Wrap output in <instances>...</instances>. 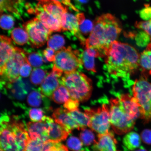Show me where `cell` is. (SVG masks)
<instances>
[{"mask_svg":"<svg viewBox=\"0 0 151 151\" xmlns=\"http://www.w3.org/2000/svg\"><path fill=\"white\" fill-rule=\"evenodd\" d=\"M135 25V27L143 30L148 34L151 37V19L146 21L137 22Z\"/></svg>","mask_w":151,"mask_h":151,"instance_id":"40","label":"cell"},{"mask_svg":"<svg viewBox=\"0 0 151 151\" xmlns=\"http://www.w3.org/2000/svg\"><path fill=\"white\" fill-rule=\"evenodd\" d=\"M27 61L25 51L15 47L12 55L1 68V88L12 83L19 78L20 68Z\"/></svg>","mask_w":151,"mask_h":151,"instance_id":"6","label":"cell"},{"mask_svg":"<svg viewBox=\"0 0 151 151\" xmlns=\"http://www.w3.org/2000/svg\"><path fill=\"white\" fill-rule=\"evenodd\" d=\"M118 97L121 107L130 118L135 121L141 118L140 107L134 97L128 94H121Z\"/></svg>","mask_w":151,"mask_h":151,"instance_id":"13","label":"cell"},{"mask_svg":"<svg viewBox=\"0 0 151 151\" xmlns=\"http://www.w3.org/2000/svg\"></svg>","mask_w":151,"mask_h":151,"instance_id":"54","label":"cell"},{"mask_svg":"<svg viewBox=\"0 0 151 151\" xmlns=\"http://www.w3.org/2000/svg\"><path fill=\"white\" fill-rule=\"evenodd\" d=\"M54 120L50 117L44 116L41 121L28 122L26 126L30 138L43 142L48 140L50 128Z\"/></svg>","mask_w":151,"mask_h":151,"instance_id":"12","label":"cell"},{"mask_svg":"<svg viewBox=\"0 0 151 151\" xmlns=\"http://www.w3.org/2000/svg\"><path fill=\"white\" fill-rule=\"evenodd\" d=\"M77 20H78L79 25L82 24L86 19L83 13H79L76 15Z\"/></svg>","mask_w":151,"mask_h":151,"instance_id":"48","label":"cell"},{"mask_svg":"<svg viewBox=\"0 0 151 151\" xmlns=\"http://www.w3.org/2000/svg\"><path fill=\"white\" fill-rule=\"evenodd\" d=\"M85 113L90 119L88 127L99 134H103L109 132L111 125L110 107L107 103H104L101 107L91 109L84 108Z\"/></svg>","mask_w":151,"mask_h":151,"instance_id":"9","label":"cell"},{"mask_svg":"<svg viewBox=\"0 0 151 151\" xmlns=\"http://www.w3.org/2000/svg\"><path fill=\"white\" fill-rule=\"evenodd\" d=\"M4 87L6 89L10 90L11 95L13 97L19 100H23L31 89L29 82L20 77L15 82Z\"/></svg>","mask_w":151,"mask_h":151,"instance_id":"18","label":"cell"},{"mask_svg":"<svg viewBox=\"0 0 151 151\" xmlns=\"http://www.w3.org/2000/svg\"><path fill=\"white\" fill-rule=\"evenodd\" d=\"M104 54L106 69L114 77L129 76L139 66L140 55L127 43L115 41L109 45Z\"/></svg>","mask_w":151,"mask_h":151,"instance_id":"1","label":"cell"},{"mask_svg":"<svg viewBox=\"0 0 151 151\" xmlns=\"http://www.w3.org/2000/svg\"><path fill=\"white\" fill-rule=\"evenodd\" d=\"M31 66L28 63L27 60V61L23 64L20 68V76L23 78H26L29 76L31 74Z\"/></svg>","mask_w":151,"mask_h":151,"instance_id":"42","label":"cell"},{"mask_svg":"<svg viewBox=\"0 0 151 151\" xmlns=\"http://www.w3.org/2000/svg\"><path fill=\"white\" fill-rule=\"evenodd\" d=\"M132 92L140 107L141 118L148 122L151 120V83L146 77H141L134 83Z\"/></svg>","mask_w":151,"mask_h":151,"instance_id":"7","label":"cell"},{"mask_svg":"<svg viewBox=\"0 0 151 151\" xmlns=\"http://www.w3.org/2000/svg\"><path fill=\"white\" fill-rule=\"evenodd\" d=\"M79 102L72 99H70L64 103L63 107L66 109L71 112L78 109Z\"/></svg>","mask_w":151,"mask_h":151,"instance_id":"41","label":"cell"},{"mask_svg":"<svg viewBox=\"0 0 151 151\" xmlns=\"http://www.w3.org/2000/svg\"><path fill=\"white\" fill-rule=\"evenodd\" d=\"M29 14H35L37 18L42 22L45 27L52 32L62 31L61 20L54 17L43 9L42 6L38 3L37 5H31L27 4L26 6Z\"/></svg>","mask_w":151,"mask_h":151,"instance_id":"11","label":"cell"},{"mask_svg":"<svg viewBox=\"0 0 151 151\" xmlns=\"http://www.w3.org/2000/svg\"><path fill=\"white\" fill-rule=\"evenodd\" d=\"M26 124L17 116L3 113L1 118V149L4 151H25L30 139Z\"/></svg>","mask_w":151,"mask_h":151,"instance_id":"3","label":"cell"},{"mask_svg":"<svg viewBox=\"0 0 151 151\" xmlns=\"http://www.w3.org/2000/svg\"><path fill=\"white\" fill-rule=\"evenodd\" d=\"M151 37L146 32H141L137 36V41L141 46H145L149 43Z\"/></svg>","mask_w":151,"mask_h":151,"instance_id":"43","label":"cell"},{"mask_svg":"<svg viewBox=\"0 0 151 151\" xmlns=\"http://www.w3.org/2000/svg\"><path fill=\"white\" fill-rule=\"evenodd\" d=\"M139 63L143 71L147 72L151 75V43L140 54Z\"/></svg>","mask_w":151,"mask_h":151,"instance_id":"24","label":"cell"},{"mask_svg":"<svg viewBox=\"0 0 151 151\" xmlns=\"http://www.w3.org/2000/svg\"><path fill=\"white\" fill-rule=\"evenodd\" d=\"M55 122L59 124L70 133L73 129L80 130V125L70 116L68 111L61 107L54 110L52 115Z\"/></svg>","mask_w":151,"mask_h":151,"instance_id":"15","label":"cell"},{"mask_svg":"<svg viewBox=\"0 0 151 151\" xmlns=\"http://www.w3.org/2000/svg\"><path fill=\"white\" fill-rule=\"evenodd\" d=\"M83 65L80 52L69 46L63 47L56 52L52 67L62 74H67L77 71L82 67Z\"/></svg>","mask_w":151,"mask_h":151,"instance_id":"5","label":"cell"},{"mask_svg":"<svg viewBox=\"0 0 151 151\" xmlns=\"http://www.w3.org/2000/svg\"><path fill=\"white\" fill-rule=\"evenodd\" d=\"M55 102L58 104L65 103L71 99L67 88L63 85H60L52 93L51 97Z\"/></svg>","mask_w":151,"mask_h":151,"instance_id":"26","label":"cell"},{"mask_svg":"<svg viewBox=\"0 0 151 151\" xmlns=\"http://www.w3.org/2000/svg\"><path fill=\"white\" fill-rule=\"evenodd\" d=\"M47 148L46 141L30 139L26 147L25 151H44Z\"/></svg>","mask_w":151,"mask_h":151,"instance_id":"34","label":"cell"},{"mask_svg":"<svg viewBox=\"0 0 151 151\" xmlns=\"http://www.w3.org/2000/svg\"><path fill=\"white\" fill-rule=\"evenodd\" d=\"M23 27L28 34L29 44L34 48L44 46L52 32L37 18L26 22Z\"/></svg>","mask_w":151,"mask_h":151,"instance_id":"10","label":"cell"},{"mask_svg":"<svg viewBox=\"0 0 151 151\" xmlns=\"http://www.w3.org/2000/svg\"><path fill=\"white\" fill-rule=\"evenodd\" d=\"M14 19L10 15H1L0 19V25L4 30H9L14 27Z\"/></svg>","mask_w":151,"mask_h":151,"instance_id":"35","label":"cell"},{"mask_svg":"<svg viewBox=\"0 0 151 151\" xmlns=\"http://www.w3.org/2000/svg\"><path fill=\"white\" fill-rule=\"evenodd\" d=\"M15 47L10 38L4 35L1 36L0 68L3 67L12 55Z\"/></svg>","mask_w":151,"mask_h":151,"instance_id":"20","label":"cell"},{"mask_svg":"<svg viewBox=\"0 0 151 151\" xmlns=\"http://www.w3.org/2000/svg\"><path fill=\"white\" fill-rule=\"evenodd\" d=\"M44 111L42 109L33 108L28 110V115L33 122L41 121L44 117Z\"/></svg>","mask_w":151,"mask_h":151,"instance_id":"37","label":"cell"},{"mask_svg":"<svg viewBox=\"0 0 151 151\" xmlns=\"http://www.w3.org/2000/svg\"><path fill=\"white\" fill-rule=\"evenodd\" d=\"M141 17L144 20L148 21L151 19V6L149 4L145 5L144 8L139 12Z\"/></svg>","mask_w":151,"mask_h":151,"instance_id":"44","label":"cell"},{"mask_svg":"<svg viewBox=\"0 0 151 151\" xmlns=\"http://www.w3.org/2000/svg\"><path fill=\"white\" fill-rule=\"evenodd\" d=\"M83 65H84L85 68L88 70L92 71V72L96 73V69L95 67L94 57L88 55L84 50L81 54Z\"/></svg>","mask_w":151,"mask_h":151,"instance_id":"31","label":"cell"},{"mask_svg":"<svg viewBox=\"0 0 151 151\" xmlns=\"http://www.w3.org/2000/svg\"><path fill=\"white\" fill-rule=\"evenodd\" d=\"M1 151H4L2 150H1Z\"/></svg>","mask_w":151,"mask_h":151,"instance_id":"51","label":"cell"},{"mask_svg":"<svg viewBox=\"0 0 151 151\" xmlns=\"http://www.w3.org/2000/svg\"><path fill=\"white\" fill-rule=\"evenodd\" d=\"M62 75L59 72L52 69L41 83L40 91L46 97L51 98L55 91L61 85L60 77Z\"/></svg>","mask_w":151,"mask_h":151,"instance_id":"14","label":"cell"},{"mask_svg":"<svg viewBox=\"0 0 151 151\" xmlns=\"http://www.w3.org/2000/svg\"><path fill=\"white\" fill-rule=\"evenodd\" d=\"M94 24L90 20L86 19L83 23L79 25V30L83 36L90 34L94 27Z\"/></svg>","mask_w":151,"mask_h":151,"instance_id":"39","label":"cell"},{"mask_svg":"<svg viewBox=\"0 0 151 151\" xmlns=\"http://www.w3.org/2000/svg\"><path fill=\"white\" fill-rule=\"evenodd\" d=\"M39 3L45 11L61 21L62 15L68 11L67 7L54 0H40Z\"/></svg>","mask_w":151,"mask_h":151,"instance_id":"19","label":"cell"},{"mask_svg":"<svg viewBox=\"0 0 151 151\" xmlns=\"http://www.w3.org/2000/svg\"><path fill=\"white\" fill-rule=\"evenodd\" d=\"M67 146L71 150L74 151H80L84 150L83 148V143L78 138L71 137L68 139Z\"/></svg>","mask_w":151,"mask_h":151,"instance_id":"36","label":"cell"},{"mask_svg":"<svg viewBox=\"0 0 151 151\" xmlns=\"http://www.w3.org/2000/svg\"><path fill=\"white\" fill-rule=\"evenodd\" d=\"M0 11L1 15L3 12H8L12 13L16 18L18 19L21 18V14L14 5L12 4L9 0H1L0 4Z\"/></svg>","mask_w":151,"mask_h":151,"instance_id":"32","label":"cell"},{"mask_svg":"<svg viewBox=\"0 0 151 151\" xmlns=\"http://www.w3.org/2000/svg\"><path fill=\"white\" fill-rule=\"evenodd\" d=\"M116 139L112 131L98 135V140L91 147L92 151H116Z\"/></svg>","mask_w":151,"mask_h":151,"instance_id":"17","label":"cell"},{"mask_svg":"<svg viewBox=\"0 0 151 151\" xmlns=\"http://www.w3.org/2000/svg\"><path fill=\"white\" fill-rule=\"evenodd\" d=\"M134 151H147L146 149H145L144 147L142 146L140 147V148L137 150H136Z\"/></svg>","mask_w":151,"mask_h":151,"instance_id":"50","label":"cell"},{"mask_svg":"<svg viewBox=\"0 0 151 151\" xmlns=\"http://www.w3.org/2000/svg\"><path fill=\"white\" fill-rule=\"evenodd\" d=\"M76 2L79 4H84L88 3L89 0H74Z\"/></svg>","mask_w":151,"mask_h":151,"instance_id":"49","label":"cell"},{"mask_svg":"<svg viewBox=\"0 0 151 151\" xmlns=\"http://www.w3.org/2000/svg\"><path fill=\"white\" fill-rule=\"evenodd\" d=\"M26 53L27 61L32 67L35 68L42 67L44 61L42 52L39 51L32 52L29 51Z\"/></svg>","mask_w":151,"mask_h":151,"instance_id":"27","label":"cell"},{"mask_svg":"<svg viewBox=\"0 0 151 151\" xmlns=\"http://www.w3.org/2000/svg\"></svg>","mask_w":151,"mask_h":151,"instance_id":"53","label":"cell"},{"mask_svg":"<svg viewBox=\"0 0 151 151\" xmlns=\"http://www.w3.org/2000/svg\"></svg>","mask_w":151,"mask_h":151,"instance_id":"52","label":"cell"},{"mask_svg":"<svg viewBox=\"0 0 151 151\" xmlns=\"http://www.w3.org/2000/svg\"><path fill=\"white\" fill-rule=\"evenodd\" d=\"M45 96L41 93L39 90H34L28 94L27 101L30 106L40 107L42 106L43 104L48 105V102Z\"/></svg>","mask_w":151,"mask_h":151,"instance_id":"23","label":"cell"},{"mask_svg":"<svg viewBox=\"0 0 151 151\" xmlns=\"http://www.w3.org/2000/svg\"><path fill=\"white\" fill-rule=\"evenodd\" d=\"M61 23L62 31H69L72 35H75L82 44L85 42L86 39L80 32L76 16H75L67 11L62 15Z\"/></svg>","mask_w":151,"mask_h":151,"instance_id":"16","label":"cell"},{"mask_svg":"<svg viewBox=\"0 0 151 151\" xmlns=\"http://www.w3.org/2000/svg\"><path fill=\"white\" fill-rule=\"evenodd\" d=\"M46 142L47 148L44 151H69L67 147L60 142L50 140Z\"/></svg>","mask_w":151,"mask_h":151,"instance_id":"38","label":"cell"},{"mask_svg":"<svg viewBox=\"0 0 151 151\" xmlns=\"http://www.w3.org/2000/svg\"><path fill=\"white\" fill-rule=\"evenodd\" d=\"M81 130L82 131L80 134V139L85 146H88L93 145L96 141L93 132L86 128Z\"/></svg>","mask_w":151,"mask_h":151,"instance_id":"33","label":"cell"},{"mask_svg":"<svg viewBox=\"0 0 151 151\" xmlns=\"http://www.w3.org/2000/svg\"><path fill=\"white\" fill-rule=\"evenodd\" d=\"M140 137L136 132H132L127 133L123 139L124 151H133L140 146Z\"/></svg>","mask_w":151,"mask_h":151,"instance_id":"22","label":"cell"},{"mask_svg":"<svg viewBox=\"0 0 151 151\" xmlns=\"http://www.w3.org/2000/svg\"><path fill=\"white\" fill-rule=\"evenodd\" d=\"M11 38L14 42L19 45H24L29 42L28 34L25 30L20 27L14 28L10 31Z\"/></svg>","mask_w":151,"mask_h":151,"instance_id":"25","label":"cell"},{"mask_svg":"<svg viewBox=\"0 0 151 151\" xmlns=\"http://www.w3.org/2000/svg\"><path fill=\"white\" fill-rule=\"evenodd\" d=\"M70 134L63 126L54 121L51 124L48 140L60 142L67 139Z\"/></svg>","mask_w":151,"mask_h":151,"instance_id":"21","label":"cell"},{"mask_svg":"<svg viewBox=\"0 0 151 151\" xmlns=\"http://www.w3.org/2000/svg\"><path fill=\"white\" fill-rule=\"evenodd\" d=\"M69 114L80 125L81 129L88 126L90 119L86 113L81 112L79 109L73 111H68Z\"/></svg>","mask_w":151,"mask_h":151,"instance_id":"28","label":"cell"},{"mask_svg":"<svg viewBox=\"0 0 151 151\" xmlns=\"http://www.w3.org/2000/svg\"><path fill=\"white\" fill-rule=\"evenodd\" d=\"M43 69L42 68H35L32 71L30 77L32 84L39 85L42 83L47 75V71Z\"/></svg>","mask_w":151,"mask_h":151,"instance_id":"30","label":"cell"},{"mask_svg":"<svg viewBox=\"0 0 151 151\" xmlns=\"http://www.w3.org/2000/svg\"><path fill=\"white\" fill-rule=\"evenodd\" d=\"M110 104V122L115 133L122 135L133 129L135 121L130 118L122 109L118 97L111 99Z\"/></svg>","mask_w":151,"mask_h":151,"instance_id":"8","label":"cell"},{"mask_svg":"<svg viewBox=\"0 0 151 151\" xmlns=\"http://www.w3.org/2000/svg\"><path fill=\"white\" fill-rule=\"evenodd\" d=\"M37 1H39L40 0H37ZM54 1L58 2L61 4H63L66 6L69 7L72 10L76 11V12H78V9L76 8L74 6H73L72 4L71 0H54Z\"/></svg>","mask_w":151,"mask_h":151,"instance_id":"47","label":"cell"},{"mask_svg":"<svg viewBox=\"0 0 151 151\" xmlns=\"http://www.w3.org/2000/svg\"><path fill=\"white\" fill-rule=\"evenodd\" d=\"M141 139L145 143L151 145V130L145 129L141 133Z\"/></svg>","mask_w":151,"mask_h":151,"instance_id":"46","label":"cell"},{"mask_svg":"<svg viewBox=\"0 0 151 151\" xmlns=\"http://www.w3.org/2000/svg\"><path fill=\"white\" fill-rule=\"evenodd\" d=\"M61 85L67 88L71 99L80 102L88 101L91 96V79L78 71L65 74L61 78Z\"/></svg>","mask_w":151,"mask_h":151,"instance_id":"4","label":"cell"},{"mask_svg":"<svg viewBox=\"0 0 151 151\" xmlns=\"http://www.w3.org/2000/svg\"><path fill=\"white\" fill-rule=\"evenodd\" d=\"M65 40L63 36L56 34L50 36L47 41V46L55 51H58L63 48Z\"/></svg>","mask_w":151,"mask_h":151,"instance_id":"29","label":"cell"},{"mask_svg":"<svg viewBox=\"0 0 151 151\" xmlns=\"http://www.w3.org/2000/svg\"><path fill=\"white\" fill-rule=\"evenodd\" d=\"M43 54L47 61L50 62H54L55 60V51L52 49L47 47L43 52Z\"/></svg>","mask_w":151,"mask_h":151,"instance_id":"45","label":"cell"},{"mask_svg":"<svg viewBox=\"0 0 151 151\" xmlns=\"http://www.w3.org/2000/svg\"><path fill=\"white\" fill-rule=\"evenodd\" d=\"M94 24L92 32L86 39L85 48L97 49L105 57V51L121 32V24L116 17L109 14L99 17Z\"/></svg>","mask_w":151,"mask_h":151,"instance_id":"2","label":"cell"}]
</instances>
